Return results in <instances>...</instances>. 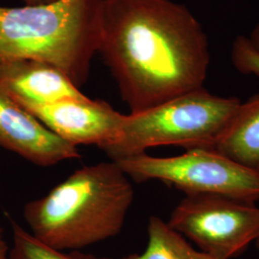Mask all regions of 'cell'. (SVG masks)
<instances>
[{
	"label": "cell",
	"instance_id": "cell-1",
	"mask_svg": "<svg viewBox=\"0 0 259 259\" xmlns=\"http://www.w3.org/2000/svg\"><path fill=\"white\" fill-rule=\"evenodd\" d=\"M98 52L130 113L204 88L210 62L202 25L170 0H102Z\"/></svg>",
	"mask_w": 259,
	"mask_h": 259
},
{
	"label": "cell",
	"instance_id": "cell-2",
	"mask_svg": "<svg viewBox=\"0 0 259 259\" xmlns=\"http://www.w3.org/2000/svg\"><path fill=\"white\" fill-rule=\"evenodd\" d=\"M135 199L132 180L114 161L76 170L25 204L29 232L59 250H83L120 233Z\"/></svg>",
	"mask_w": 259,
	"mask_h": 259
},
{
	"label": "cell",
	"instance_id": "cell-3",
	"mask_svg": "<svg viewBox=\"0 0 259 259\" xmlns=\"http://www.w3.org/2000/svg\"><path fill=\"white\" fill-rule=\"evenodd\" d=\"M102 0H50L0 6V65L37 60L61 69L80 88L100 46Z\"/></svg>",
	"mask_w": 259,
	"mask_h": 259
},
{
	"label": "cell",
	"instance_id": "cell-4",
	"mask_svg": "<svg viewBox=\"0 0 259 259\" xmlns=\"http://www.w3.org/2000/svg\"><path fill=\"white\" fill-rule=\"evenodd\" d=\"M201 88L137 113L124 114L120 138L104 152L111 160L139 156L159 146L207 148L240 105Z\"/></svg>",
	"mask_w": 259,
	"mask_h": 259
},
{
	"label": "cell",
	"instance_id": "cell-5",
	"mask_svg": "<svg viewBox=\"0 0 259 259\" xmlns=\"http://www.w3.org/2000/svg\"><path fill=\"white\" fill-rule=\"evenodd\" d=\"M116 162L136 183L159 181L185 196L225 195L254 204L259 200V172L242 166L212 149H185L182 155L167 157L145 153Z\"/></svg>",
	"mask_w": 259,
	"mask_h": 259
},
{
	"label": "cell",
	"instance_id": "cell-6",
	"mask_svg": "<svg viewBox=\"0 0 259 259\" xmlns=\"http://www.w3.org/2000/svg\"><path fill=\"white\" fill-rule=\"evenodd\" d=\"M167 223L213 259H232L258 238L259 207L225 195H188Z\"/></svg>",
	"mask_w": 259,
	"mask_h": 259
},
{
	"label": "cell",
	"instance_id": "cell-7",
	"mask_svg": "<svg viewBox=\"0 0 259 259\" xmlns=\"http://www.w3.org/2000/svg\"><path fill=\"white\" fill-rule=\"evenodd\" d=\"M22 107L56 136L76 147L94 145L104 151L120 138L124 114L105 101L87 96Z\"/></svg>",
	"mask_w": 259,
	"mask_h": 259
},
{
	"label": "cell",
	"instance_id": "cell-8",
	"mask_svg": "<svg viewBox=\"0 0 259 259\" xmlns=\"http://www.w3.org/2000/svg\"><path fill=\"white\" fill-rule=\"evenodd\" d=\"M0 148L38 166L81 157L78 148L56 136L0 84Z\"/></svg>",
	"mask_w": 259,
	"mask_h": 259
},
{
	"label": "cell",
	"instance_id": "cell-9",
	"mask_svg": "<svg viewBox=\"0 0 259 259\" xmlns=\"http://www.w3.org/2000/svg\"><path fill=\"white\" fill-rule=\"evenodd\" d=\"M0 84L22 106L87 97L61 69L37 60L0 65Z\"/></svg>",
	"mask_w": 259,
	"mask_h": 259
},
{
	"label": "cell",
	"instance_id": "cell-10",
	"mask_svg": "<svg viewBox=\"0 0 259 259\" xmlns=\"http://www.w3.org/2000/svg\"><path fill=\"white\" fill-rule=\"evenodd\" d=\"M207 148L259 172V94L240 103L221 135Z\"/></svg>",
	"mask_w": 259,
	"mask_h": 259
},
{
	"label": "cell",
	"instance_id": "cell-11",
	"mask_svg": "<svg viewBox=\"0 0 259 259\" xmlns=\"http://www.w3.org/2000/svg\"><path fill=\"white\" fill-rule=\"evenodd\" d=\"M147 232L145 250L120 259H213L202 250L195 249L181 233L157 216L149 218Z\"/></svg>",
	"mask_w": 259,
	"mask_h": 259
},
{
	"label": "cell",
	"instance_id": "cell-12",
	"mask_svg": "<svg viewBox=\"0 0 259 259\" xmlns=\"http://www.w3.org/2000/svg\"><path fill=\"white\" fill-rule=\"evenodd\" d=\"M10 254L12 259H117L98 256L83 250L52 249L37 240L17 223H13V245Z\"/></svg>",
	"mask_w": 259,
	"mask_h": 259
},
{
	"label": "cell",
	"instance_id": "cell-13",
	"mask_svg": "<svg viewBox=\"0 0 259 259\" xmlns=\"http://www.w3.org/2000/svg\"><path fill=\"white\" fill-rule=\"evenodd\" d=\"M233 65L242 73L259 77V52L246 37L236 38L232 47Z\"/></svg>",
	"mask_w": 259,
	"mask_h": 259
},
{
	"label": "cell",
	"instance_id": "cell-14",
	"mask_svg": "<svg viewBox=\"0 0 259 259\" xmlns=\"http://www.w3.org/2000/svg\"><path fill=\"white\" fill-rule=\"evenodd\" d=\"M10 251L11 248L4 236V230L0 225V259H12Z\"/></svg>",
	"mask_w": 259,
	"mask_h": 259
},
{
	"label": "cell",
	"instance_id": "cell-15",
	"mask_svg": "<svg viewBox=\"0 0 259 259\" xmlns=\"http://www.w3.org/2000/svg\"><path fill=\"white\" fill-rule=\"evenodd\" d=\"M249 39H250L251 45L259 52V25L253 30Z\"/></svg>",
	"mask_w": 259,
	"mask_h": 259
},
{
	"label": "cell",
	"instance_id": "cell-16",
	"mask_svg": "<svg viewBox=\"0 0 259 259\" xmlns=\"http://www.w3.org/2000/svg\"><path fill=\"white\" fill-rule=\"evenodd\" d=\"M255 245H256V248L259 250V237L256 239V241H255Z\"/></svg>",
	"mask_w": 259,
	"mask_h": 259
}]
</instances>
